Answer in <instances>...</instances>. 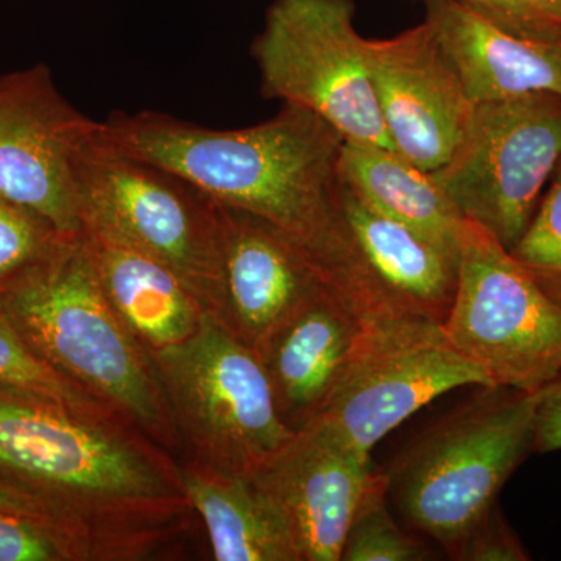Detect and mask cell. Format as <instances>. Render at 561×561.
Returning <instances> with one entry per match:
<instances>
[{
  "instance_id": "1",
  "label": "cell",
  "mask_w": 561,
  "mask_h": 561,
  "mask_svg": "<svg viewBox=\"0 0 561 561\" xmlns=\"http://www.w3.org/2000/svg\"><path fill=\"white\" fill-rule=\"evenodd\" d=\"M0 483L50 508L95 559L138 552L191 507L171 454L119 412L2 383Z\"/></svg>"
},
{
  "instance_id": "2",
  "label": "cell",
  "mask_w": 561,
  "mask_h": 561,
  "mask_svg": "<svg viewBox=\"0 0 561 561\" xmlns=\"http://www.w3.org/2000/svg\"><path fill=\"white\" fill-rule=\"evenodd\" d=\"M121 153L175 173L219 205L264 217L305 247L328 286L353 294V251L337 210L343 136L311 111L283 105L272 119L214 130L140 111L102 122Z\"/></svg>"
},
{
  "instance_id": "3",
  "label": "cell",
  "mask_w": 561,
  "mask_h": 561,
  "mask_svg": "<svg viewBox=\"0 0 561 561\" xmlns=\"http://www.w3.org/2000/svg\"><path fill=\"white\" fill-rule=\"evenodd\" d=\"M0 312L51 370L169 454L179 448L149 351L110 305L81 232L0 291Z\"/></svg>"
},
{
  "instance_id": "4",
  "label": "cell",
  "mask_w": 561,
  "mask_h": 561,
  "mask_svg": "<svg viewBox=\"0 0 561 561\" xmlns=\"http://www.w3.org/2000/svg\"><path fill=\"white\" fill-rule=\"evenodd\" d=\"M538 401L540 391L483 387L413 442L383 471L405 522L451 552L534 453Z\"/></svg>"
},
{
  "instance_id": "5",
  "label": "cell",
  "mask_w": 561,
  "mask_h": 561,
  "mask_svg": "<svg viewBox=\"0 0 561 561\" xmlns=\"http://www.w3.org/2000/svg\"><path fill=\"white\" fill-rule=\"evenodd\" d=\"M149 354L176 437L195 463L253 472L294 438L256 351L209 312L186 341Z\"/></svg>"
},
{
  "instance_id": "6",
  "label": "cell",
  "mask_w": 561,
  "mask_h": 561,
  "mask_svg": "<svg viewBox=\"0 0 561 561\" xmlns=\"http://www.w3.org/2000/svg\"><path fill=\"white\" fill-rule=\"evenodd\" d=\"M442 327L491 387L535 393L561 376V298L471 220L461 225L459 279Z\"/></svg>"
},
{
  "instance_id": "7",
  "label": "cell",
  "mask_w": 561,
  "mask_h": 561,
  "mask_svg": "<svg viewBox=\"0 0 561 561\" xmlns=\"http://www.w3.org/2000/svg\"><path fill=\"white\" fill-rule=\"evenodd\" d=\"M77 184L83 224L162 262L213 312L220 283L216 202L175 173L121 153L101 131L80 154Z\"/></svg>"
},
{
  "instance_id": "8",
  "label": "cell",
  "mask_w": 561,
  "mask_h": 561,
  "mask_svg": "<svg viewBox=\"0 0 561 561\" xmlns=\"http://www.w3.org/2000/svg\"><path fill=\"white\" fill-rule=\"evenodd\" d=\"M354 0H275L251 46L264 98L311 111L350 142L391 147Z\"/></svg>"
},
{
  "instance_id": "9",
  "label": "cell",
  "mask_w": 561,
  "mask_h": 561,
  "mask_svg": "<svg viewBox=\"0 0 561 561\" xmlns=\"http://www.w3.org/2000/svg\"><path fill=\"white\" fill-rule=\"evenodd\" d=\"M561 162V95L474 103L459 146L432 176L461 217L511 251Z\"/></svg>"
},
{
  "instance_id": "10",
  "label": "cell",
  "mask_w": 561,
  "mask_h": 561,
  "mask_svg": "<svg viewBox=\"0 0 561 561\" xmlns=\"http://www.w3.org/2000/svg\"><path fill=\"white\" fill-rule=\"evenodd\" d=\"M491 387L454 348L440 323L411 317L365 320L345 375L316 421L364 454L423 405L460 387Z\"/></svg>"
},
{
  "instance_id": "11",
  "label": "cell",
  "mask_w": 561,
  "mask_h": 561,
  "mask_svg": "<svg viewBox=\"0 0 561 561\" xmlns=\"http://www.w3.org/2000/svg\"><path fill=\"white\" fill-rule=\"evenodd\" d=\"M101 125L58 91L47 66L0 77V194L80 234L77 164Z\"/></svg>"
},
{
  "instance_id": "12",
  "label": "cell",
  "mask_w": 561,
  "mask_h": 561,
  "mask_svg": "<svg viewBox=\"0 0 561 561\" xmlns=\"http://www.w3.org/2000/svg\"><path fill=\"white\" fill-rule=\"evenodd\" d=\"M368 69L394 151L432 172L459 146L474 103L427 22L365 39Z\"/></svg>"
},
{
  "instance_id": "13",
  "label": "cell",
  "mask_w": 561,
  "mask_h": 561,
  "mask_svg": "<svg viewBox=\"0 0 561 561\" xmlns=\"http://www.w3.org/2000/svg\"><path fill=\"white\" fill-rule=\"evenodd\" d=\"M220 283L210 316L251 350L328 286L309 251L249 210L216 203Z\"/></svg>"
},
{
  "instance_id": "14",
  "label": "cell",
  "mask_w": 561,
  "mask_h": 561,
  "mask_svg": "<svg viewBox=\"0 0 561 561\" xmlns=\"http://www.w3.org/2000/svg\"><path fill=\"white\" fill-rule=\"evenodd\" d=\"M373 472L371 454L313 421L253 476L286 524L300 561H341Z\"/></svg>"
},
{
  "instance_id": "15",
  "label": "cell",
  "mask_w": 561,
  "mask_h": 561,
  "mask_svg": "<svg viewBox=\"0 0 561 561\" xmlns=\"http://www.w3.org/2000/svg\"><path fill=\"white\" fill-rule=\"evenodd\" d=\"M337 210L353 251L364 319L443 321L451 311L460 254L391 219L339 176Z\"/></svg>"
},
{
  "instance_id": "16",
  "label": "cell",
  "mask_w": 561,
  "mask_h": 561,
  "mask_svg": "<svg viewBox=\"0 0 561 561\" xmlns=\"http://www.w3.org/2000/svg\"><path fill=\"white\" fill-rule=\"evenodd\" d=\"M364 324L345 298L324 286L256 350L276 411L295 434L327 408L356 353Z\"/></svg>"
},
{
  "instance_id": "17",
  "label": "cell",
  "mask_w": 561,
  "mask_h": 561,
  "mask_svg": "<svg viewBox=\"0 0 561 561\" xmlns=\"http://www.w3.org/2000/svg\"><path fill=\"white\" fill-rule=\"evenodd\" d=\"M426 21L472 103L531 92L561 95V43L494 24L463 0H424Z\"/></svg>"
},
{
  "instance_id": "18",
  "label": "cell",
  "mask_w": 561,
  "mask_h": 561,
  "mask_svg": "<svg viewBox=\"0 0 561 561\" xmlns=\"http://www.w3.org/2000/svg\"><path fill=\"white\" fill-rule=\"evenodd\" d=\"M81 238L105 297L144 348H168L197 331L208 311L171 268L99 225L83 224Z\"/></svg>"
},
{
  "instance_id": "19",
  "label": "cell",
  "mask_w": 561,
  "mask_h": 561,
  "mask_svg": "<svg viewBox=\"0 0 561 561\" xmlns=\"http://www.w3.org/2000/svg\"><path fill=\"white\" fill-rule=\"evenodd\" d=\"M187 504L205 523L216 561H300L289 530L253 472L176 463Z\"/></svg>"
},
{
  "instance_id": "20",
  "label": "cell",
  "mask_w": 561,
  "mask_h": 561,
  "mask_svg": "<svg viewBox=\"0 0 561 561\" xmlns=\"http://www.w3.org/2000/svg\"><path fill=\"white\" fill-rule=\"evenodd\" d=\"M339 176L391 219L460 254L465 219L431 172L387 147L345 140Z\"/></svg>"
},
{
  "instance_id": "21",
  "label": "cell",
  "mask_w": 561,
  "mask_h": 561,
  "mask_svg": "<svg viewBox=\"0 0 561 561\" xmlns=\"http://www.w3.org/2000/svg\"><path fill=\"white\" fill-rule=\"evenodd\" d=\"M387 482L383 471L373 472L362 494L341 561H419L427 559L426 548L401 529L387 507Z\"/></svg>"
},
{
  "instance_id": "22",
  "label": "cell",
  "mask_w": 561,
  "mask_h": 561,
  "mask_svg": "<svg viewBox=\"0 0 561 561\" xmlns=\"http://www.w3.org/2000/svg\"><path fill=\"white\" fill-rule=\"evenodd\" d=\"M70 236L35 210L0 194V291L20 279Z\"/></svg>"
},
{
  "instance_id": "23",
  "label": "cell",
  "mask_w": 561,
  "mask_h": 561,
  "mask_svg": "<svg viewBox=\"0 0 561 561\" xmlns=\"http://www.w3.org/2000/svg\"><path fill=\"white\" fill-rule=\"evenodd\" d=\"M0 383L46 394L79 408L113 409L51 370L46 362L41 360L25 345L2 312H0Z\"/></svg>"
},
{
  "instance_id": "24",
  "label": "cell",
  "mask_w": 561,
  "mask_h": 561,
  "mask_svg": "<svg viewBox=\"0 0 561 561\" xmlns=\"http://www.w3.org/2000/svg\"><path fill=\"white\" fill-rule=\"evenodd\" d=\"M511 254L546 290L561 298V162L551 190Z\"/></svg>"
},
{
  "instance_id": "25",
  "label": "cell",
  "mask_w": 561,
  "mask_h": 561,
  "mask_svg": "<svg viewBox=\"0 0 561 561\" xmlns=\"http://www.w3.org/2000/svg\"><path fill=\"white\" fill-rule=\"evenodd\" d=\"M95 559L90 546L54 524L0 511V561Z\"/></svg>"
},
{
  "instance_id": "26",
  "label": "cell",
  "mask_w": 561,
  "mask_h": 561,
  "mask_svg": "<svg viewBox=\"0 0 561 561\" xmlns=\"http://www.w3.org/2000/svg\"><path fill=\"white\" fill-rule=\"evenodd\" d=\"M494 24L527 38L561 43V0H463Z\"/></svg>"
},
{
  "instance_id": "27",
  "label": "cell",
  "mask_w": 561,
  "mask_h": 561,
  "mask_svg": "<svg viewBox=\"0 0 561 561\" xmlns=\"http://www.w3.org/2000/svg\"><path fill=\"white\" fill-rule=\"evenodd\" d=\"M461 561H526L529 553L505 523L497 505L449 552Z\"/></svg>"
},
{
  "instance_id": "28",
  "label": "cell",
  "mask_w": 561,
  "mask_h": 561,
  "mask_svg": "<svg viewBox=\"0 0 561 561\" xmlns=\"http://www.w3.org/2000/svg\"><path fill=\"white\" fill-rule=\"evenodd\" d=\"M561 449V376L540 390L535 424L534 453L546 454Z\"/></svg>"
},
{
  "instance_id": "29",
  "label": "cell",
  "mask_w": 561,
  "mask_h": 561,
  "mask_svg": "<svg viewBox=\"0 0 561 561\" xmlns=\"http://www.w3.org/2000/svg\"><path fill=\"white\" fill-rule=\"evenodd\" d=\"M0 511L18 513V515L54 524V526L68 530L69 534L76 535L72 530H69L46 505L41 504L39 501L33 500L31 496H25V494L20 493V491L9 489V486L2 485V483H0ZM76 537H79V535H76ZM80 540H83V538H80Z\"/></svg>"
}]
</instances>
